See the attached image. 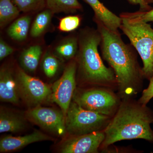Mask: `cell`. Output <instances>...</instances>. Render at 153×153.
I'll use <instances>...</instances> for the list:
<instances>
[{
    "label": "cell",
    "mask_w": 153,
    "mask_h": 153,
    "mask_svg": "<svg viewBox=\"0 0 153 153\" xmlns=\"http://www.w3.org/2000/svg\"><path fill=\"white\" fill-rule=\"evenodd\" d=\"M101 35L100 47L102 58L114 71L117 82L118 94L122 99L133 98L140 92L145 78L137 51L124 42L119 32L108 29L94 18Z\"/></svg>",
    "instance_id": "6da1fadb"
},
{
    "label": "cell",
    "mask_w": 153,
    "mask_h": 153,
    "mask_svg": "<svg viewBox=\"0 0 153 153\" xmlns=\"http://www.w3.org/2000/svg\"><path fill=\"white\" fill-rule=\"evenodd\" d=\"M153 111L132 98L122 99L117 111L104 131L100 149L123 140L141 139L153 142Z\"/></svg>",
    "instance_id": "7a4b0ae2"
},
{
    "label": "cell",
    "mask_w": 153,
    "mask_h": 153,
    "mask_svg": "<svg viewBox=\"0 0 153 153\" xmlns=\"http://www.w3.org/2000/svg\"><path fill=\"white\" fill-rule=\"evenodd\" d=\"M78 36L79 47L75 59L79 80L83 84L117 89L114 71L104 65L99 53L101 37L98 30L84 28Z\"/></svg>",
    "instance_id": "3957f363"
},
{
    "label": "cell",
    "mask_w": 153,
    "mask_h": 153,
    "mask_svg": "<svg viewBox=\"0 0 153 153\" xmlns=\"http://www.w3.org/2000/svg\"><path fill=\"white\" fill-rule=\"evenodd\" d=\"M120 29L128 38L132 46L143 60L145 78L149 80L153 74V29L151 25L122 13Z\"/></svg>",
    "instance_id": "277c9868"
},
{
    "label": "cell",
    "mask_w": 153,
    "mask_h": 153,
    "mask_svg": "<svg viewBox=\"0 0 153 153\" xmlns=\"http://www.w3.org/2000/svg\"><path fill=\"white\" fill-rule=\"evenodd\" d=\"M73 100L82 108L113 117L121 102L114 90L96 86L75 90Z\"/></svg>",
    "instance_id": "5b68a950"
},
{
    "label": "cell",
    "mask_w": 153,
    "mask_h": 153,
    "mask_svg": "<svg viewBox=\"0 0 153 153\" xmlns=\"http://www.w3.org/2000/svg\"><path fill=\"white\" fill-rule=\"evenodd\" d=\"M112 117L84 109L73 101L65 117L66 132L79 136L104 131Z\"/></svg>",
    "instance_id": "8992f818"
},
{
    "label": "cell",
    "mask_w": 153,
    "mask_h": 153,
    "mask_svg": "<svg viewBox=\"0 0 153 153\" xmlns=\"http://www.w3.org/2000/svg\"><path fill=\"white\" fill-rule=\"evenodd\" d=\"M77 65L75 58L65 68L63 75L54 82L51 100L58 105L66 115L76 90Z\"/></svg>",
    "instance_id": "52a82bcc"
},
{
    "label": "cell",
    "mask_w": 153,
    "mask_h": 153,
    "mask_svg": "<svg viewBox=\"0 0 153 153\" xmlns=\"http://www.w3.org/2000/svg\"><path fill=\"white\" fill-rule=\"evenodd\" d=\"M20 96L31 106H37L50 97L52 88L40 79L18 69L16 77Z\"/></svg>",
    "instance_id": "ba28073f"
},
{
    "label": "cell",
    "mask_w": 153,
    "mask_h": 153,
    "mask_svg": "<svg viewBox=\"0 0 153 153\" xmlns=\"http://www.w3.org/2000/svg\"><path fill=\"white\" fill-rule=\"evenodd\" d=\"M26 114L28 119L47 131L59 136L66 133L65 115L63 112L38 105L30 108Z\"/></svg>",
    "instance_id": "9c48e42d"
},
{
    "label": "cell",
    "mask_w": 153,
    "mask_h": 153,
    "mask_svg": "<svg viewBox=\"0 0 153 153\" xmlns=\"http://www.w3.org/2000/svg\"><path fill=\"white\" fill-rule=\"evenodd\" d=\"M104 131L96 132L79 136H71L64 141L60 147L63 153L98 152L105 139Z\"/></svg>",
    "instance_id": "30bf717a"
},
{
    "label": "cell",
    "mask_w": 153,
    "mask_h": 153,
    "mask_svg": "<svg viewBox=\"0 0 153 153\" xmlns=\"http://www.w3.org/2000/svg\"><path fill=\"white\" fill-rule=\"evenodd\" d=\"M52 140L51 137L38 131H35L32 133L22 136H6L0 140V152H14L33 143Z\"/></svg>",
    "instance_id": "8fae6325"
},
{
    "label": "cell",
    "mask_w": 153,
    "mask_h": 153,
    "mask_svg": "<svg viewBox=\"0 0 153 153\" xmlns=\"http://www.w3.org/2000/svg\"><path fill=\"white\" fill-rule=\"evenodd\" d=\"M16 79L8 67H3L0 71V99L4 102L18 104L20 97Z\"/></svg>",
    "instance_id": "7c38bea8"
},
{
    "label": "cell",
    "mask_w": 153,
    "mask_h": 153,
    "mask_svg": "<svg viewBox=\"0 0 153 153\" xmlns=\"http://www.w3.org/2000/svg\"><path fill=\"white\" fill-rule=\"evenodd\" d=\"M93 10L94 18L101 22L108 29L118 32L121 24V19L108 10L99 0H83Z\"/></svg>",
    "instance_id": "4fadbf2b"
},
{
    "label": "cell",
    "mask_w": 153,
    "mask_h": 153,
    "mask_svg": "<svg viewBox=\"0 0 153 153\" xmlns=\"http://www.w3.org/2000/svg\"><path fill=\"white\" fill-rule=\"evenodd\" d=\"M22 118L12 111L1 109L0 133H17L22 131L25 127Z\"/></svg>",
    "instance_id": "5bb4252c"
},
{
    "label": "cell",
    "mask_w": 153,
    "mask_h": 153,
    "mask_svg": "<svg viewBox=\"0 0 153 153\" xmlns=\"http://www.w3.org/2000/svg\"><path fill=\"white\" fill-rule=\"evenodd\" d=\"M42 53V48L38 45L30 46L25 49L20 57V63L23 68L30 72L36 71Z\"/></svg>",
    "instance_id": "9a60e30c"
},
{
    "label": "cell",
    "mask_w": 153,
    "mask_h": 153,
    "mask_svg": "<svg viewBox=\"0 0 153 153\" xmlns=\"http://www.w3.org/2000/svg\"><path fill=\"white\" fill-rule=\"evenodd\" d=\"M79 47L78 35L65 39L55 47L54 53L56 57L70 60L76 57Z\"/></svg>",
    "instance_id": "2e32d148"
},
{
    "label": "cell",
    "mask_w": 153,
    "mask_h": 153,
    "mask_svg": "<svg viewBox=\"0 0 153 153\" xmlns=\"http://www.w3.org/2000/svg\"><path fill=\"white\" fill-rule=\"evenodd\" d=\"M30 23L31 18L28 16L17 19L8 28V35L15 41H24L27 36Z\"/></svg>",
    "instance_id": "e0dca14e"
},
{
    "label": "cell",
    "mask_w": 153,
    "mask_h": 153,
    "mask_svg": "<svg viewBox=\"0 0 153 153\" xmlns=\"http://www.w3.org/2000/svg\"><path fill=\"white\" fill-rule=\"evenodd\" d=\"M46 5L52 13H73L82 9L77 0H46Z\"/></svg>",
    "instance_id": "ac0fdd59"
},
{
    "label": "cell",
    "mask_w": 153,
    "mask_h": 153,
    "mask_svg": "<svg viewBox=\"0 0 153 153\" xmlns=\"http://www.w3.org/2000/svg\"><path fill=\"white\" fill-rule=\"evenodd\" d=\"M20 10L12 0H0V25L1 27L19 16Z\"/></svg>",
    "instance_id": "d6986e66"
},
{
    "label": "cell",
    "mask_w": 153,
    "mask_h": 153,
    "mask_svg": "<svg viewBox=\"0 0 153 153\" xmlns=\"http://www.w3.org/2000/svg\"><path fill=\"white\" fill-rule=\"evenodd\" d=\"M52 13V11L48 9L37 15L30 31L32 37L37 38L44 33L51 22Z\"/></svg>",
    "instance_id": "ffe728a7"
},
{
    "label": "cell",
    "mask_w": 153,
    "mask_h": 153,
    "mask_svg": "<svg viewBox=\"0 0 153 153\" xmlns=\"http://www.w3.org/2000/svg\"><path fill=\"white\" fill-rule=\"evenodd\" d=\"M19 10L27 13L41 10L46 4V0H12Z\"/></svg>",
    "instance_id": "44dd1931"
},
{
    "label": "cell",
    "mask_w": 153,
    "mask_h": 153,
    "mask_svg": "<svg viewBox=\"0 0 153 153\" xmlns=\"http://www.w3.org/2000/svg\"><path fill=\"white\" fill-rule=\"evenodd\" d=\"M59 66V60L56 56L47 53L44 56L42 62V67L47 77L51 78L55 76Z\"/></svg>",
    "instance_id": "7402d4cb"
},
{
    "label": "cell",
    "mask_w": 153,
    "mask_h": 153,
    "mask_svg": "<svg viewBox=\"0 0 153 153\" xmlns=\"http://www.w3.org/2000/svg\"><path fill=\"white\" fill-rule=\"evenodd\" d=\"M81 18L78 16H70L60 19L58 29L62 32L74 31L80 26Z\"/></svg>",
    "instance_id": "603a6c76"
},
{
    "label": "cell",
    "mask_w": 153,
    "mask_h": 153,
    "mask_svg": "<svg viewBox=\"0 0 153 153\" xmlns=\"http://www.w3.org/2000/svg\"><path fill=\"white\" fill-rule=\"evenodd\" d=\"M128 16L146 23L153 22V8L148 11L140 10L134 13H124Z\"/></svg>",
    "instance_id": "cb8c5ba5"
},
{
    "label": "cell",
    "mask_w": 153,
    "mask_h": 153,
    "mask_svg": "<svg viewBox=\"0 0 153 153\" xmlns=\"http://www.w3.org/2000/svg\"><path fill=\"white\" fill-rule=\"evenodd\" d=\"M149 80V86L143 91L141 96L138 100L140 103L144 105H147L148 102L153 98V74Z\"/></svg>",
    "instance_id": "d4e9b609"
},
{
    "label": "cell",
    "mask_w": 153,
    "mask_h": 153,
    "mask_svg": "<svg viewBox=\"0 0 153 153\" xmlns=\"http://www.w3.org/2000/svg\"><path fill=\"white\" fill-rule=\"evenodd\" d=\"M14 51V49L5 41L1 39L0 41V60L11 55Z\"/></svg>",
    "instance_id": "484cf974"
},
{
    "label": "cell",
    "mask_w": 153,
    "mask_h": 153,
    "mask_svg": "<svg viewBox=\"0 0 153 153\" xmlns=\"http://www.w3.org/2000/svg\"><path fill=\"white\" fill-rule=\"evenodd\" d=\"M129 3L132 5H139L140 10L148 11L152 8L149 4H147L144 0H127Z\"/></svg>",
    "instance_id": "4316f807"
},
{
    "label": "cell",
    "mask_w": 153,
    "mask_h": 153,
    "mask_svg": "<svg viewBox=\"0 0 153 153\" xmlns=\"http://www.w3.org/2000/svg\"><path fill=\"white\" fill-rule=\"evenodd\" d=\"M146 2L147 4H153V0H144Z\"/></svg>",
    "instance_id": "83f0119b"
}]
</instances>
